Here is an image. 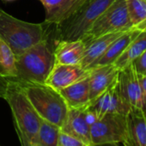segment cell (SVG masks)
Here are the masks:
<instances>
[{"label": "cell", "instance_id": "6da1fadb", "mask_svg": "<svg viewBox=\"0 0 146 146\" xmlns=\"http://www.w3.org/2000/svg\"><path fill=\"white\" fill-rule=\"evenodd\" d=\"M5 100L11 108L14 127L21 146H34L41 118L29 101L18 82L8 79Z\"/></svg>", "mask_w": 146, "mask_h": 146}, {"label": "cell", "instance_id": "7a4b0ae2", "mask_svg": "<svg viewBox=\"0 0 146 146\" xmlns=\"http://www.w3.org/2000/svg\"><path fill=\"white\" fill-rule=\"evenodd\" d=\"M46 23H32L8 14L0 8V40L15 53L23 52L37 43L49 38Z\"/></svg>", "mask_w": 146, "mask_h": 146}, {"label": "cell", "instance_id": "3957f363", "mask_svg": "<svg viewBox=\"0 0 146 146\" xmlns=\"http://www.w3.org/2000/svg\"><path fill=\"white\" fill-rule=\"evenodd\" d=\"M54 46L49 38L31 46L17 56V78L20 83L45 84L54 65Z\"/></svg>", "mask_w": 146, "mask_h": 146}, {"label": "cell", "instance_id": "277c9868", "mask_svg": "<svg viewBox=\"0 0 146 146\" xmlns=\"http://www.w3.org/2000/svg\"><path fill=\"white\" fill-rule=\"evenodd\" d=\"M18 83L39 116L61 127L69 108L59 91L46 84Z\"/></svg>", "mask_w": 146, "mask_h": 146}, {"label": "cell", "instance_id": "5b68a950", "mask_svg": "<svg viewBox=\"0 0 146 146\" xmlns=\"http://www.w3.org/2000/svg\"><path fill=\"white\" fill-rule=\"evenodd\" d=\"M115 0H85L79 9L56 25L58 40H80L96 19Z\"/></svg>", "mask_w": 146, "mask_h": 146}, {"label": "cell", "instance_id": "8992f818", "mask_svg": "<svg viewBox=\"0 0 146 146\" xmlns=\"http://www.w3.org/2000/svg\"><path fill=\"white\" fill-rule=\"evenodd\" d=\"M131 28L133 26L129 19L125 0H115L96 19L80 40L86 44L102 35L127 30Z\"/></svg>", "mask_w": 146, "mask_h": 146}, {"label": "cell", "instance_id": "52a82bcc", "mask_svg": "<svg viewBox=\"0 0 146 146\" xmlns=\"http://www.w3.org/2000/svg\"><path fill=\"white\" fill-rule=\"evenodd\" d=\"M125 115L107 113L90 126L91 144L102 146L123 143L125 133Z\"/></svg>", "mask_w": 146, "mask_h": 146}, {"label": "cell", "instance_id": "ba28073f", "mask_svg": "<svg viewBox=\"0 0 146 146\" xmlns=\"http://www.w3.org/2000/svg\"><path fill=\"white\" fill-rule=\"evenodd\" d=\"M87 108L92 110L98 119L107 113H119L126 115L131 106L123 97L117 78L96 99L90 102Z\"/></svg>", "mask_w": 146, "mask_h": 146}, {"label": "cell", "instance_id": "9c48e42d", "mask_svg": "<svg viewBox=\"0 0 146 146\" xmlns=\"http://www.w3.org/2000/svg\"><path fill=\"white\" fill-rule=\"evenodd\" d=\"M117 81L120 92L129 105L144 109L142 88L132 63L119 70Z\"/></svg>", "mask_w": 146, "mask_h": 146}, {"label": "cell", "instance_id": "30bf717a", "mask_svg": "<svg viewBox=\"0 0 146 146\" xmlns=\"http://www.w3.org/2000/svg\"><path fill=\"white\" fill-rule=\"evenodd\" d=\"M90 75V70L84 69L81 64H54L45 84L54 90H60L74 84Z\"/></svg>", "mask_w": 146, "mask_h": 146}, {"label": "cell", "instance_id": "8fae6325", "mask_svg": "<svg viewBox=\"0 0 146 146\" xmlns=\"http://www.w3.org/2000/svg\"><path fill=\"white\" fill-rule=\"evenodd\" d=\"M125 120L124 146H146V110L131 107Z\"/></svg>", "mask_w": 146, "mask_h": 146}, {"label": "cell", "instance_id": "7c38bea8", "mask_svg": "<svg viewBox=\"0 0 146 146\" xmlns=\"http://www.w3.org/2000/svg\"><path fill=\"white\" fill-rule=\"evenodd\" d=\"M85 0H42L46 11L45 22L57 25L67 19L84 4Z\"/></svg>", "mask_w": 146, "mask_h": 146}, {"label": "cell", "instance_id": "4fadbf2b", "mask_svg": "<svg viewBox=\"0 0 146 146\" xmlns=\"http://www.w3.org/2000/svg\"><path fill=\"white\" fill-rule=\"evenodd\" d=\"M118 72L119 70L113 64L90 69V102L96 99L115 81Z\"/></svg>", "mask_w": 146, "mask_h": 146}, {"label": "cell", "instance_id": "5bb4252c", "mask_svg": "<svg viewBox=\"0 0 146 146\" xmlns=\"http://www.w3.org/2000/svg\"><path fill=\"white\" fill-rule=\"evenodd\" d=\"M84 108H69L60 129L61 131L76 137L91 145L90 126L86 122Z\"/></svg>", "mask_w": 146, "mask_h": 146}, {"label": "cell", "instance_id": "9a60e30c", "mask_svg": "<svg viewBox=\"0 0 146 146\" xmlns=\"http://www.w3.org/2000/svg\"><path fill=\"white\" fill-rule=\"evenodd\" d=\"M54 45V64H80L85 45L81 40H57Z\"/></svg>", "mask_w": 146, "mask_h": 146}, {"label": "cell", "instance_id": "2e32d148", "mask_svg": "<svg viewBox=\"0 0 146 146\" xmlns=\"http://www.w3.org/2000/svg\"><path fill=\"white\" fill-rule=\"evenodd\" d=\"M129 29L107 34L100 37H97L87 42L86 44H84L85 49H84L83 58L80 64L81 66L85 70H89L91 64L95 63L105 52V51L108 48V46L118 37H119L120 35H122L124 33H125Z\"/></svg>", "mask_w": 146, "mask_h": 146}, {"label": "cell", "instance_id": "e0dca14e", "mask_svg": "<svg viewBox=\"0 0 146 146\" xmlns=\"http://www.w3.org/2000/svg\"><path fill=\"white\" fill-rule=\"evenodd\" d=\"M142 30L133 27L122 35L118 37L105 51V52L89 68H95L99 66H104L108 64H113L115 60L123 53V52L126 49L128 45L135 39V37L141 32Z\"/></svg>", "mask_w": 146, "mask_h": 146}, {"label": "cell", "instance_id": "ac0fdd59", "mask_svg": "<svg viewBox=\"0 0 146 146\" xmlns=\"http://www.w3.org/2000/svg\"><path fill=\"white\" fill-rule=\"evenodd\" d=\"M89 76L59 90L68 108H84L88 106L90 102Z\"/></svg>", "mask_w": 146, "mask_h": 146}, {"label": "cell", "instance_id": "d6986e66", "mask_svg": "<svg viewBox=\"0 0 146 146\" xmlns=\"http://www.w3.org/2000/svg\"><path fill=\"white\" fill-rule=\"evenodd\" d=\"M146 50V30L141 31L128 45L123 53L113 64L118 70H121L131 64L135 58Z\"/></svg>", "mask_w": 146, "mask_h": 146}, {"label": "cell", "instance_id": "ffe728a7", "mask_svg": "<svg viewBox=\"0 0 146 146\" xmlns=\"http://www.w3.org/2000/svg\"><path fill=\"white\" fill-rule=\"evenodd\" d=\"M60 132L59 126L41 119L34 146H58Z\"/></svg>", "mask_w": 146, "mask_h": 146}, {"label": "cell", "instance_id": "44dd1931", "mask_svg": "<svg viewBox=\"0 0 146 146\" xmlns=\"http://www.w3.org/2000/svg\"><path fill=\"white\" fill-rule=\"evenodd\" d=\"M130 22L133 27L146 30V0H125Z\"/></svg>", "mask_w": 146, "mask_h": 146}, {"label": "cell", "instance_id": "7402d4cb", "mask_svg": "<svg viewBox=\"0 0 146 146\" xmlns=\"http://www.w3.org/2000/svg\"><path fill=\"white\" fill-rule=\"evenodd\" d=\"M17 56L12 50L0 40V73L7 79L17 78Z\"/></svg>", "mask_w": 146, "mask_h": 146}, {"label": "cell", "instance_id": "603a6c76", "mask_svg": "<svg viewBox=\"0 0 146 146\" xmlns=\"http://www.w3.org/2000/svg\"><path fill=\"white\" fill-rule=\"evenodd\" d=\"M58 146H90V145L76 137H73L70 134L61 131L58 137Z\"/></svg>", "mask_w": 146, "mask_h": 146}, {"label": "cell", "instance_id": "cb8c5ba5", "mask_svg": "<svg viewBox=\"0 0 146 146\" xmlns=\"http://www.w3.org/2000/svg\"><path fill=\"white\" fill-rule=\"evenodd\" d=\"M132 64L138 76L146 75V50L133 60Z\"/></svg>", "mask_w": 146, "mask_h": 146}, {"label": "cell", "instance_id": "d4e9b609", "mask_svg": "<svg viewBox=\"0 0 146 146\" xmlns=\"http://www.w3.org/2000/svg\"><path fill=\"white\" fill-rule=\"evenodd\" d=\"M8 87V79L0 73V98L5 99Z\"/></svg>", "mask_w": 146, "mask_h": 146}, {"label": "cell", "instance_id": "484cf974", "mask_svg": "<svg viewBox=\"0 0 146 146\" xmlns=\"http://www.w3.org/2000/svg\"><path fill=\"white\" fill-rule=\"evenodd\" d=\"M140 85L142 88V94L143 99V108L146 110V75L145 76H138Z\"/></svg>", "mask_w": 146, "mask_h": 146}, {"label": "cell", "instance_id": "4316f807", "mask_svg": "<svg viewBox=\"0 0 146 146\" xmlns=\"http://www.w3.org/2000/svg\"><path fill=\"white\" fill-rule=\"evenodd\" d=\"M5 1H13V0H5Z\"/></svg>", "mask_w": 146, "mask_h": 146}, {"label": "cell", "instance_id": "83f0119b", "mask_svg": "<svg viewBox=\"0 0 146 146\" xmlns=\"http://www.w3.org/2000/svg\"><path fill=\"white\" fill-rule=\"evenodd\" d=\"M90 146H97V145H93V144H91V145H90Z\"/></svg>", "mask_w": 146, "mask_h": 146}, {"label": "cell", "instance_id": "f1b7e54d", "mask_svg": "<svg viewBox=\"0 0 146 146\" xmlns=\"http://www.w3.org/2000/svg\"><path fill=\"white\" fill-rule=\"evenodd\" d=\"M40 2H42V0H40Z\"/></svg>", "mask_w": 146, "mask_h": 146}]
</instances>
